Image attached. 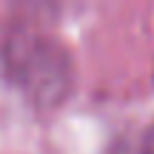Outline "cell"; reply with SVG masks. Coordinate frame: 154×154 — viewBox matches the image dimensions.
<instances>
[{"label": "cell", "mask_w": 154, "mask_h": 154, "mask_svg": "<svg viewBox=\"0 0 154 154\" xmlns=\"http://www.w3.org/2000/svg\"><path fill=\"white\" fill-rule=\"evenodd\" d=\"M9 63L17 83L37 94L43 103H57L66 94L72 72L69 57L57 43L46 37H23L9 46Z\"/></svg>", "instance_id": "obj_1"}, {"label": "cell", "mask_w": 154, "mask_h": 154, "mask_svg": "<svg viewBox=\"0 0 154 154\" xmlns=\"http://www.w3.org/2000/svg\"><path fill=\"white\" fill-rule=\"evenodd\" d=\"M140 154H154V123L149 126V131H146V137H143V149H140Z\"/></svg>", "instance_id": "obj_2"}]
</instances>
